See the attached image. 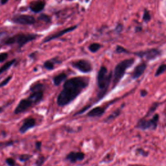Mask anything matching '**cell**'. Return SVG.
<instances>
[{
	"mask_svg": "<svg viewBox=\"0 0 166 166\" xmlns=\"http://www.w3.org/2000/svg\"><path fill=\"white\" fill-rule=\"evenodd\" d=\"M88 84L89 79L82 77H75L66 80L57 97V104L59 107H64L71 103L88 87Z\"/></svg>",
	"mask_w": 166,
	"mask_h": 166,
	"instance_id": "cell-1",
	"label": "cell"
},
{
	"mask_svg": "<svg viewBox=\"0 0 166 166\" xmlns=\"http://www.w3.org/2000/svg\"><path fill=\"white\" fill-rule=\"evenodd\" d=\"M112 78V73L108 74V70L106 67L103 66L99 70L97 76V83L100 92L98 94L99 99L103 98L106 94L109 87L110 81Z\"/></svg>",
	"mask_w": 166,
	"mask_h": 166,
	"instance_id": "cell-2",
	"label": "cell"
},
{
	"mask_svg": "<svg viewBox=\"0 0 166 166\" xmlns=\"http://www.w3.org/2000/svg\"><path fill=\"white\" fill-rule=\"evenodd\" d=\"M38 36L36 34H24L19 33L13 36L7 38L4 42L5 45H12V44H18L20 47H23L28 42L34 40Z\"/></svg>",
	"mask_w": 166,
	"mask_h": 166,
	"instance_id": "cell-3",
	"label": "cell"
},
{
	"mask_svg": "<svg viewBox=\"0 0 166 166\" xmlns=\"http://www.w3.org/2000/svg\"><path fill=\"white\" fill-rule=\"evenodd\" d=\"M134 62H135V59H129L124 60L123 61L119 62L116 66L114 69V87H116V85L120 81V80L123 78L124 73H125L127 69L131 66Z\"/></svg>",
	"mask_w": 166,
	"mask_h": 166,
	"instance_id": "cell-4",
	"label": "cell"
},
{
	"mask_svg": "<svg viewBox=\"0 0 166 166\" xmlns=\"http://www.w3.org/2000/svg\"><path fill=\"white\" fill-rule=\"evenodd\" d=\"M72 66L73 68L78 69L79 71L84 73H90L93 69L92 64L88 60L84 59H81L73 62L72 63Z\"/></svg>",
	"mask_w": 166,
	"mask_h": 166,
	"instance_id": "cell-5",
	"label": "cell"
},
{
	"mask_svg": "<svg viewBox=\"0 0 166 166\" xmlns=\"http://www.w3.org/2000/svg\"><path fill=\"white\" fill-rule=\"evenodd\" d=\"M11 21L13 23L21 25H33L36 22L33 16L28 14H16L12 18Z\"/></svg>",
	"mask_w": 166,
	"mask_h": 166,
	"instance_id": "cell-6",
	"label": "cell"
},
{
	"mask_svg": "<svg viewBox=\"0 0 166 166\" xmlns=\"http://www.w3.org/2000/svg\"><path fill=\"white\" fill-rule=\"evenodd\" d=\"M158 115L156 114L155 116L153 117L152 119L146 120L143 119L141 120L138 123V127L139 128L142 129H155L157 127L158 121Z\"/></svg>",
	"mask_w": 166,
	"mask_h": 166,
	"instance_id": "cell-7",
	"label": "cell"
},
{
	"mask_svg": "<svg viewBox=\"0 0 166 166\" xmlns=\"http://www.w3.org/2000/svg\"><path fill=\"white\" fill-rule=\"evenodd\" d=\"M33 105H34L29 98H25L21 99L20 103H18L17 107L14 109V114H20L21 113H24L26 112L28 109H29L31 107H32Z\"/></svg>",
	"mask_w": 166,
	"mask_h": 166,
	"instance_id": "cell-8",
	"label": "cell"
},
{
	"mask_svg": "<svg viewBox=\"0 0 166 166\" xmlns=\"http://www.w3.org/2000/svg\"><path fill=\"white\" fill-rule=\"evenodd\" d=\"M36 124V119L33 117H27L23 121V124L20 128V132L21 134H25L29 130L33 129Z\"/></svg>",
	"mask_w": 166,
	"mask_h": 166,
	"instance_id": "cell-9",
	"label": "cell"
},
{
	"mask_svg": "<svg viewBox=\"0 0 166 166\" xmlns=\"http://www.w3.org/2000/svg\"><path fill=\"white\" fill-rule=\"evenodd\" d=\"M77 27V25H74V26L70 27H68L66 29H64L61 30L59 31L58 33H57L55 34H53L52 35H50V36H48L44 40L43 42L44 43H46V42H49L51 40H54V39H57V38H59L60 37H61L62 35L65 34L66 33H68L69 32H72L73 30H75V29Z\"/></svg>",
	"mask_w": 166,
	"mask_h": 166,
	"instance_id": "cell-10",
	"label": "cell"
},
{
	"mask_svg": "<svg viewBox=\"0 0 166 166\" xmlns=\"http://www.w3.org/2000/svg\"><path fill=\"white\" fill-rule=\"evenodd\" d=\"M136 55L141 57H144V58L147 60H152L160 55V52L158 49H152L146 51V52H139L136 53Z\"/></svg>",
	"mask_w": 166,
	"mask_h": 166,
	"instance_id": "cell-11",
	"label": "cell"
},
{
	"mask_svg": "<svg viewBox=\"0 0 166 166\" xmlns=\"http://www.w3.org/2000/svg\"><path fill=\"white\" fill-rule=\"evenodd\" d=\"M84 157L85 155L82 152H71L66 156V159L73 164L78 161L83 160Z\"/></svg>",
	"mask_w": 166,
	"mask_h": 166,
	"instance_id": "cell-12",
	"label": "cell"
},
{
	"mask_svg": "<svg viewBox=\"0 0 166 166\" xmlns=\"http://www.w3.org/2000/svg\"><path fill=\"white\" fill-rule=\"evenodd\" d=\"M147 68V64L143 62L137 66L132 73V77L133 79H138L140 76H142L143 73L145 72Z\"/></svg>",
	"mask_w": 166,
	"mask_h": 166,
	"instance_id": "cell-13",
	"label": "cell"
},
{
	"mask_svg": "<svg viewBox=\"0 0 166 166\" xmlns=\"http://www.w3.org/2000/svg\"><path fill=\"white\" fill-rule=\"evenodd\" d=\"M105 110H106V107H97L93 108V109H92L90 112H88L87 115V116L91 117H101L104 114Z\"/></svg>",
	"mask_w": 166,
	"mask_h": 166,
	"instance_id": "cell-14",
	"label": "cell"
},
{
	"mask_svg": "<svg viewBox=\"0 0 166 166\" xmlns=\"http://www.w3.org/2000/svg\"><path fill=\"white\" fill-rule=\"evenodd\" d=\"M45 6L46 4L44 1H36L31 3L29 8L33 12H35V13H38V12H40L42 11L45 7Z\"/></svg>",
	"mask_w": 166,
	"mask_h": 166,
	"instance_id": "cell-15",
	"label": "cell"
},
{
	"mask_svg": "<svg viewBox=\"0 0 166 166\" xmlns=\"http://www.w3.org/2000/svg\"><path fill=\"white\" fill-rule=\"evenodd\" d=\"M67 77H68V75H67V74L65 73H60V74L56 75L55 77H54L53 78L54 84L57 86V87H58V86L61 84L64 81H65V80L67 79Z\"/></svg>",
	"mask_w": 166,
	"mask_h": 166,
	"instance_id": "cell-16",
	"label": "cell"
},
{
	"mask_svg": "<svg viewBox=\"0 0 166 166\" xmlns=\"http://www.w3.org/2000/svg\"><path fill=\"white\" fill-rule=\"evenodd\" d=\"M15 62H16V59H12L10 60V61L6 62L4 66H2L1 68H0V74H1V73H4L5 72L7 71V70H8L12 65L14 64Z\"/></svg>",
	"mask_w": 166,
	"mask_h": 166,
	"instance_id": "cell-17",
	"label": "cell"
},
{
	"mask_svg": "<svg viewBox=\"0 0 166 166\" xmlns=\"http://www.w3.org/2000/svg\"><path fill=\"white\" fill-rule=\"evenodd\" d=\"M101 46L99 44L93 43V44H90V46H89L88 49L91 52L95 53V52H97V51L101 48Z\"/></svg>",
	"mask_w": 166,
	"mask_h": 166,
	"instance_id": "cell-18",
	"label": "cell"
},
{
	"mask_svg": "<svg viewBox=\"0 0 166 166\" xmlns=\"http://www.w3.org/2000/svg\"><path fill=\"white\" fill-rule=\"evenodd\" d=\"M44 66L47 70H52L55 68V64L52 60H47L44 62Z\"/></svg>",
	"mask_w": 166,
	"mask_h": 166,
	"instance_id": "cell-19",
	"label": "cell"
},
{
	"mask_svg": "<svg viewBox=\"0 0 166 166\" xmlns=\"http://www.w3.org/2000/svg\"><path fill=\"white\" fill-rule=\"evenodd\" d=\"M46 160V158L45 156L40 155L38 157L37 160H36V162H35V164H36V166H42V165L44 164V162H45Z\"/></svg>",
	"mask_w": 166,
	"mask_h": 166,
	"instance_id": "cell-20",
	"label": "cell"
},
{
	"mask_svg": "<svg viewBox=\"0 0 166 166\" xmlns=\"http://www.w3.org/2000/svg\"><path fill=\"white\" fill-rule=\"evenodd\" d=\"M165 71H166V64H162L159 66V68L156 70V72L155 73V76L158 77L160 75L162 74Z\"/></svg>",
	"mask_w": 166,
	"mask_h": 166,
	"instance_id": "cell-21",
	"label": "cell"
},
{
	"mask_svg": "<svg viewBox=\"0 0 166 166\" xmlns=\"http://www.w3.org/2000/svg\"><path fill=\"white\" fill-rule=\"evenodd\" d=\"M38 20L43 21L44 22H46V23H49V22H51L52 19H51L50 16H49L48 15L42 14H41L39 17H38Z\"/></svg>",
	"mask_w": 166,
	"mask_h": 166,
	"instance_id": "cell-22",
	"label": "cell"
},
{
	"mask_svg": "<svg viewBox=\"0 0 166 166\" xmlns=\"http://www.w3.org/2000/svg\"><path fill=\"white\" fill-rule=\"evenodd\" d=\"M31 158H32V155H30L29 154H23L19 156V160L22 162H26Z\"/></svg>",
	"mask_w": 166,
	"mask_h": 166,
	"instance_id": "cell-23",
	"label": "cell"
},
{
	"mask_svg": "<svg viewBox=\"0 0 166 166\" xmlns=\"http://www.w3.org/2000/svg\"><path fill=\"white\" fill-rule=\"evenodd\" d=\"M5 162L9 166H16V163L15 160L12 158H7L5 160Z\"/></svg>",
	"mask_w": 166,
	"mask_h": 166,
	"instance_id": "cell-24",
	"label": "cell"
},
{
	"mask_svg": "<svg viewBox=\"0 0 166 166\" xmlns=\"http://www.w3.org/2000/svg\"><path fill=\"white\" fill-rule=\"evenodd\" d=\"M12 78V76L10 75V76L7 77L5 79H4V81H3L1 83H0V88H2V87H5V86L7 85L8 83L10 82V81H11Z\"/></svg>",
	"mask_w": 166,
	"mask_h": 166,
	"instance_id": "cell-25",
	"label": "cell"
},
{
	"mask_svg": "<svg viewBox=\"0 0 166 166\" xmlns=\"http://www.w3.org/2000/svg\"><path fill=\"white\" fill-rule=\"evenodd\" d=\"M151 15H150L149 11H147V10H145L144 11V14H143V21H145L146 22H148L149 21H150L151 20Z\"/></svg>",
	"mask_w": 166,
	"mask_h": 166,
	"instance_id": "cell-26",
	"label": "cell"
},
{
	"mask_svg": "<svg viewBox=\"0 0 166 166\" xmlns=\"http://www.w3.org/2000/svg\"><path fill=\"white\" fill-rule=\"evenodd\" d=\"M14 144L13 141H9V142H1L0 143V148H4L6 147H9L12 145Z\"/></svg>",
	"mask_w": 166,
	"mask_h": 166,
	"instance_id": "cell-27",
	"label": "cell"
},
{
	"mask_svg": "<svg viewBox=\"0 0 166 166\" xmlns=\"http://www.w3.org/2000/svg\"><path fill=\"white\" fill-rule=\"evenodd\" d=\"M8 53H0V63L4 62L5 60L8 58Z\"/></svg>",
	"mask_w": 166,
	"mask_h": 166,
	"instance_id": "cell-28",
	"label": "cell"
},
{
	"mask_svg": "<svg viewBox=\"0 0 166 166\" xmlns=\"http://www.w3.org/2000/svg\"><path fill=\"white\" fill-rule=\"evenodd\" d=\"M120 113V112H119V110H117V111H116V112H114L111 115V116H110L109 117H108V119H107V121H110V120H112V119H114L115 117H116V116H117L118 115H119V114Z\"/></svg>",
	"mask_w": 166,
	"mask_h": 166,
	"instance_id": "cell-29",
	"label": "cell"
},
{
	"mask_svg": "<svg viewBox=\"0 0 166 166\" xmlns=\"http://www.w3.org/2000/svg\"><path fill=\"white\" fill-rule=\"evenodd\" d=\"M116 52H117V53H125V52H127V51H126L125 49L123 48V47H121V46H117V48H116Z\"/></svg>",
	"mask_w": 166,
	"mask_h": 166,
	"instance_id": "cell-30",
	"label": "cell"
},
{
	"mask_svg": "<svg viewBox=\"0 0 166 166\" xmlns=\"http://www.w3.org/2000/svg\"><path fill=\"white\" fill-rule=\"evenodd\" d=\"M35 147H36V150L38 151H40L42 148V142L40 141H37L35 143Z\"/></svg>",
	"mask_w": 166,
	"mask_h": 166,
	"instance_id": "cell-31",
	"label": "cell"
},
{
	"mask_svg": "<svg viewBox=\"0 0 166 166\" xmlns=\"http://www.w3.org/2000/svg\"><path fill=\"white\" fill-rule=\"evenodd\" d=\"M147 92H146V90H142V92H141V95H142L143 97L145 96V95H147Z\"/></svg>",
	"mask_w": 166,
	"mask_h": 166,
	"instance_id": "cell-32",
	"label": "cell"
},
{
	"mask_svg": "<svg viewBox=\"0 0 166 166\" xmlns=\"http://www.w3.org/2000/svg\"><path fill=\"white\" fill-rule=\"evenodd\" d=\"M8 1H9V0H1V5H5V4H7Z\"/></svg>",
	"mask_w": 166,
	"mask_h": 166,
	"instance_id": "cell-33",
	"label": "cell"
},
{
	"mask_svg": "<svg viewBox=\"0 0 166 166\" xmlns=\"http://www.w3.org/2000/svg\"><path fill=\"white\" fill-rule=\"evenodd\" d=\"M2 35H3V33H0V38H1V37L2 36Z\"/></svg>",
	"mask_w": 166,
	"mask_h": 166,
	"instance_id": "cell-34",
	"label": "cell"
},
{
	"mask_svg": "<svg viewBox=\"0 0 166 166\" xmlns=\"http://www.w3.org/2000/svg\"><path fill=\"white\" fill-rule=\"evenodd\" d=\"M67 1H73V0H67Z\"/></svg>",
	"mask_w": 166,
	"mask_h": 166,
	"instance_id": "cell-35",
	"label": "cell"
},
{
	"mask_svg": "<svg viewBox=\"0 0 166 166\" xmlns=\"http://www.w3.org/2000/svg\"><path fill=\"white\" fill-rule=\"evenodd\" d=\"M16 1H17V0H16Z\"/></svg>",
	"mask_w": 166,
	"mask_h": 166,
	"instance_id": "cell-36",
	"label": "cell"
}]
</instances>
